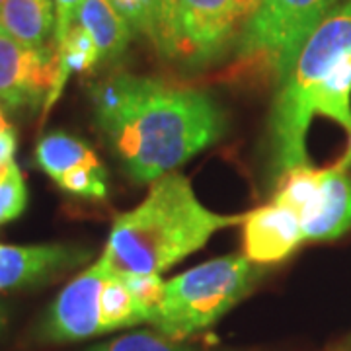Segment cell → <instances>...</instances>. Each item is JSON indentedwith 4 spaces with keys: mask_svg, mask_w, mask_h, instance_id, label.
<instances>
[{
    "mask_svg": "<svg viewBox=\"0 0 351 351\" xmlns=\"http://www.w3.org/2000/svg\"><path fill=\"white\" fill-rule=\"evenodd\" d=\"M125 283L133 299L137 301L141 311L147 314L149 322L154 324L156 320V313L158 306L162 302L164 289H166V281L160 279V276H123Z\"/></svg>",
    "mask_w": 351,
    "mask_h": 351,
    "instance_id": "18",
    "label": "cell"
},
{
    "mask_svg": "<svg viewBox=\"0 0 351 351\" xmlns=\"http://www.w3.org/2000/svg\"><path fill=\"white\" fill-rule=\"evenodd\" d=\"M84 0H55L57 10V32H55V43L64 38V34L76 24V14Z\"/></svg>",
    "mask_w": 351,
    "mask_h": 351,
    "instance_id": "21",
    "label": "cell"
},
{
    "mask_svg": "<svg viewBox=\"0 0 351 351\" xmlns=\"http://www.w3.org/2000/svg\"><path fill=\"white\" fill-rule=\"evenodd\" d=\"M76 24L92 36L100 53V63L117 61L135 34L125 18L115 10L112 0H84L76 14Z\"/></svg>",
    "mask_w": 351,
    "mask_h": 351,
    "instance_id": "12",
    "label": "cell"
},
{
    "mask_svg": "<svg viewBox=\"0 0 351 351\" xmlns=\"http://www.w3.org/2000/svg\"><path fill=\"white\" fill-rule=\"evenodd\" d=\"M246 215L209 211L191 182L170 172L152 182L143 203L115 217L101 256L119 276H160L203 248L217 230L237 226Z\"/></svg>",
    "mask_w": 351,
    "mask_h": 351,
    "instance_id": "2",
    "label": "cell"
},
{
    "mask_svg": "<svg viewBox=\"0 0 351 351\" xmlns=\"http://www.w3.org/2000/svg\"><path fill=\"white\" fill-rule=\"evenodd\" d=\"M304 242L299 215L279 203L260 207L244 221V256L252 263L283 262Z\"/></svg>",
    "mask_w": 351,
    "mask_h": 351,
    "instance_id": "8",
    "label": "cell"
},
{
    "mask_svg": "<svg viewBox=\"0 0 351 351\" xmlns=\"http://www.w3.org/2000/svg\"><path fill=\"white\" fill-rule=\"evenodd\" d=\"M4 2H6V0H0V6H2V4H4Z\"/></svg>",
    "mask_w": 351,
    "mask_h": 351,
    "instance_id": "26",
    "label": "cell"
},
{
    "mask_svg": "<svg viewBox=\"0 0 351 351\" xmlns=\"http://www.w3.org/2000/svg\"><path fill=\"white\" fill-rule=\"evenodd\" d=\"M101 332H113L119 328L137 326L149 322L147 314L141 311L127 287L125 277L110 271L101 287Z\"/></svg>",
    "mask_w": 351,
    "mask_h": 351,
    "instance_id": "15",
    "label": "cell"
},
{
    "mask_svg": "<svg viewBox=\"0 0 351 351\" xmlns=\"http://www.w3.org/2000/svg\"><path fill=\"white\" fill-rule=\"evenodd\" d=\"M18 170V164L16 160H10V162H2L0 164V184H4L10 176Z\"/></svg>",
    "mask_w": 351,
    "mask_h": 351,
    "instance_id": "23",
    "label": "cell"
},
{
    "mask_svg": "<svg viewBox=\"0 0 351 351\" xmlns=\"http://www.w3.org/2000/svg\"><path fill=\"white\" fill-rule=\"evenodd\" d=\"M92 96L96 123L138 184L174 172L225 135L221 106L197 88L119 73Z\"/></svg>",
    "mask_w": 351,
    "mask_h": 351,
    "instance_id": "1",
    "label": "cell"
},
{
    "mask_svg": "<svg viewBox=\"0 0 351 351\" xmlns=\"http://www.w3.org/2000/svg\"><path fill=\"white\" fill-rule=\"evenodd\" d=\"M16 154V133L14 129H8L0 133V164L14 160Z\"/></svg>",
    "mask_w": 351,
    "mask_h": 351,
    "instance_id": "22",
    "label": "cell"
},
{
    "mask_svg": "<svg viewBox=\"0 0 351 351\" xmlns=\"http://www.w3.org/2000/svg\"><path fill=\"white\" fill-rule=\"evenodd\" d=\"M346 351H351V348H350V350H346Z\"/></svg>",
    "mask_w": 351,
    "mask_h": 351,
    "instance_id": "27",
    "label": "cell"
},
{
    "mask_svg": "<svg viewBox=\"0 0 351 351\" xmlns=\"http://www.w3.org/2000/svg\"><path fill=\"white\" fill-rule=\"evenodd\" d=\"M4 104L0 101V133H4V131H8V129H12L10 123H8V119H6V112H4Z\"/></svg>",
    "mask_w": 351,
    "mask_h": 351,
    "instance_id": "24",
    "label": "cell"
},
{
    "mask_svg": "<svg viewBox=\"0 0 351 351\" xmlns=\"http://www.w3.org/2000/svg\"><path fill=\"white\" fill-rule=\"evenodd\" d=\"M112 4L125 18L133 32L151 38L158 0H112Z\"/></svg>",
    "mask_w": 351,
    "mask_h": 351,
    "instance_id": "20",
    "label": "cell"
},
{
    "mask_svg": "<svg viewBox=\"0 0 351 351\" xmlns=\"http://www.w3.org/2000/svg\"><path fill=\"white\" fill-rule=\"evenodd\" d=\"M110 263L100 256L57 295L41 324L47 341L66 343L104 334L101 332V287L110 274Z\"/></svg>",
    "mask_w": 351,
    "mask_h": 351,
    "instance_id": "7",
    "label": "cell"
},
{
    "mask_svg": "<svg viewBox=\"0 0 351 351\" xmlns=\"http://www.w3.org/2000/svg\"><path fill=\"white\" fill-rule=\"evenodd\" d=\"M246 256L230 254L166 281L154 326L170 339H186L211 328L248 293L254 279Z\"/></svg>",
    "mask_w": 351,
    "mask_h": 351,
    "instance_id": "5",
    "label": "cell"
},
{
    "mask_svg": "<svg viewBox=\"0 0 351 351\" xmlns=\"http://www.w3.org/2000/svg\"><path fill=\"white\" fill-rule=\"evenodd\" d=\"M88 258L86 250L69 244L0 246V291L47 281Z\"/></svg>",
    "mask_w": 351,
    "mask_h": 351,
    "instance_id": "9",
    "label": "cell"
},
{
    "mask_svg": "<svg viewBox=\"0 0 351 351\" xmlns=\"http://www.w3.org/2000/svg\"><path fill=\"white\" fill-rule=\"evenodd\" d=\"M0 29L25 47H45L57 32L55 0H6L0 6Z\"/></svg>",
    "mask_w": 351,
    "mask_h": 351,
    "instance_id": "11",
    "label": "cell"
},
{
    "mask_svg": "<svg viewBox=\"0 0 351 351\" xmlns=\"http://www.w3.org/2000/svg\"><path fill=\"white\" fill-rule=\"evenodd\" d=\"M88 351H195L178 343V339H170L162 334L152 332H135L127 334L112 341H106L100 346H94Z\"/></svg>",
    "mask_w": 351,
    "mask_h": 351,
    "instance_id": "17",
    "label": "cell"
},
{
    "mask_svg": "<svg viewBox=\"0 0 351 351\" xmlns=\"http://www.w3.org/2000/svg\"><path fill=\"white\" fill-rule=\"evenodd\" d=\"M36 164L55 182L80 166H100V158L84 141L64 131H53L36 147Z\"/></svg>",
    "mask_w": 351,
    "mask_h": 351,
    "instance_id": "13",
    "label": "cell"
},
{
    "mask_svg": "<svg viewBox=\"0 0 351 351\" xmlns=\"http://www.w3.org/2000/svg\"><path fill=\"white\" fill-rule=\"evenodd\" d=\"M57 186L73 195L88 199L108 197V172L104 166H80L57 180Z\"/></svg>",
    "mask_w": 351,
    "mask_h": 351,
    "instance_id": "16",
    "label": "cell"
},
{
    "mask_svg": "<svg viewBox=\"0 0 351 351\" xmlns=\"http://www.w3.org/2000/svg\"><path fill=\"white\" fill-rule=\"evenodd\" d=\"M59 80V51L53 41L45 47H25L0 29V101L10 110L49 106Z\"/></svg>",
    "mask_w": 351,
    "mask_h": 351,
    "instance_id": "6",
    "label": "cell"
},
{
    "mask_svg": "<svg viewBox=\"0 0 351 351\" xmlns=\"http://www.w3.org/2000/svg\"><path fill=\"white\" fill-rule=\"evenodd\" d=\"M27 205V189L20 170H16L4 184H0V225L10 223L24 213Z\"/></svg>",
    "mask_w": 351,
    "mask_h": 351,
    "instance_id": "19",
    "label": "cell"
},
{
    "mask_svg": "<svg viewBox=\"0 0 351 351\" xmlns=\"http://www.w3.org/2000/svg\"><path fill=\"white\" fill-rule=\"evenodd\" d=\"M57 51H59V80H57V88L53 92L49 106L45 110H49L61 96L69 76L73 73H88L100 63V53L94 39L80 24L73 25L64 34V38L57 41Z\"/></svg>",
    "mask_w": 351,
    "mask_h": 351,
    "instance_id": "14",
    "label": "cell"
},
{
    "mask_svg": "<svg viewBox=\"0 0 351 351\" xmlns=\"http://www.w3.org/2000/svg\"><path fill=\"white\" fill-rule=\"evenodd\" d=\"M338 0H262L246 22L228 80L283 84L304 43L326 20Z\"/></svg>",
    "mask_w": 351,
    "mask_h": 351,
    "instance_id": "3",
    "label": "cell"
},
{
    "mask_svg": "<svg viewBox=\"0 0 351 351\" xmlns=\"http://www.w3.org/2000/svg\"><path fill=\"white\" fill-rule=\"evenodd\" d=\"M252 2H254V6H256V10H258V8H260V4H262V0H252Z\"/></svg>",
    "mask_w": 351,
    "mask_h": 351,
    "instance_id": "25",
    "label": "cell"
},
{
    "mask_svg": "<svg viewBox=\"0 0 351 351\" xmlns=\"http://www.w3.org/2000/svg\"><path fill=\"white\" fill-rule=\"evenodd\" d=\"M254 12L252 0H158L149 39L164 59L199 69L239 41Z\"/></svg>",
    "mask_w": 351,
    "mask_h": 351,
    "instance_id": "4",
    "label": "cell"
},
{
    "mask_svg": "<svg viewBox=\"0 0 351 351\" xmlns=\"http://www.w3.org/2000/svg\"><path fill=\"white\" fill-rule=\"evenodd\" d=\"M351 164L343 158L322 170L313 205L301 215L306 240H334L351 228Z\"/></svg>",
    "mask_w": 351,
    "mask_h": 351,
    "instance_id": "10",
    "label": "cell"
}]
</instances>
